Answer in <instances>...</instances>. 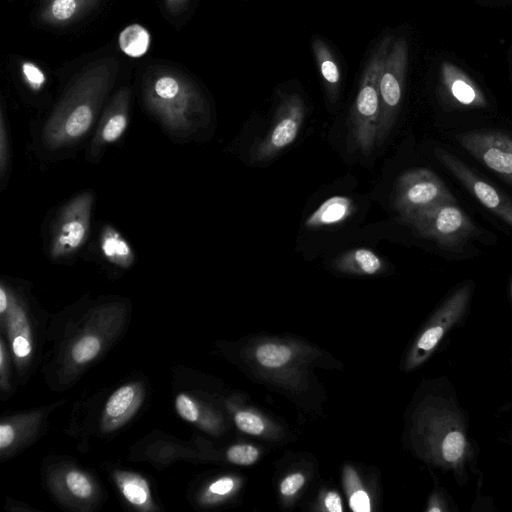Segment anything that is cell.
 Masks as SVG:
<instances>
[{"instance_id":"39","label":"cell","mask_w":512,"mask_h":512,"mask_svg":"<svg viewBox=\"0 0 512 512\" xmlns=\"http://www.w3.org/2000/svg\"><path fill=\"white\" fill-rule=\"evenodd\" d=\"M8 307V298L5 289L0 287V312L4 313Z\"/></svg>"},{"instance_id":"19","label":"cell","mask_w":512,"mask_h":512,"mask_svg":"<svg viewBox=\"0 0 512 512\" xmlns=\"http://www.w3.org/2000/svg\"><path fill=\"white\" fill-rule=\"evenodd\" d=\"M151 44L149 31L138 23L126 26L118 36L120 50L132 58L142 57L147 53Z\"/></svg>"},{"instance_id":"16","label":"cell","mask_w":512,"mask_h":512,"mask_svg":"<svg viewBox=\"0 0 512 512\" xmlns=\"http://www.w3.org/2000/svg\"><path fill=\"white\" fill-rule=\"evenodd\" d=\"M333 264L341 272L361 275H375L385 267V262L379 255L363 247L344 252L335 259Z\"/></svg>"},{"instance_id":"6","label":"cell","mask_w":512,"mask_h":512,"mask_svg":"<svg viewBox=\"0 0 512 512\" xmlns=\"http://www.w3.org/2000/svg\"><path fill=\"white\" fill-rule=\"evenodd\" d=\"M456 202L443 181L427 168L403 172L395 183L393 207L401 218L440 203Z\"/></svg>"},{"instance_id":"35","label":"cell","mask_w":512,"mask_h":512,"mask_svg":"<svg viewBox=\"0 0 512 512\" xmlns=\"http://www.w3.org/2000/svg\"><path fill=\"white\" fill-rule=\"evenodd\" d=\"M14 440V430L9 424H1L0 426V448L5 449Z\"/></svg>"},{"instance_id":"22","label":"cell","mask_w":512,"mask_h":512,"mask_svg":"<svg viewBox=\"0 0 512 512\" xmlns=\"http://www.w3.org/2000/svg\"><path fill=\"white\" fill-rule=\"evenodd\" d=\"M465 437L459 431H451L442 442L441 451L445 461L457 462L464 454Z\"/></svg>"},{"instance_id":"1","label":"cell","mask_w":512,"mask_h":512,"mask_svg":"<svg viewBox=\"0 0 512 512\" xmlns=\"http://www.w3.org/2000/svg\"><path fill=\"white\" fill-rule=\"evenodd\" d=\"M118 70L116 59L102 58L73 79L42 129L48 149L69 146L90 130Z\"/></svg>"},{"instance_id":"13","label":"cell","mask_w":512,"mask_h":512,"mask_svg":"<svg viewBox=\"0 0 512 512\" xmlns=\"http://www.w3.org/2000/svg\"><path fill=\"white\" fill-rule=\"evenodd\" d=\"M101 0H43L38 20L50 26L63 27L79 20L93 10Z\"/></svg>"},{"instance_id":"20","label":"cell","mask_w":512,"mask_h":512,"mask_svg":"<svg viewBox=\"0 0 512 512\" xmlns=\"http://www.w3.org/2000/svg\"><path fill=\"white\" fill-rule=\"evenodd\" d=\"M291 357L290 349L285 345L279 344H264L261 345L256 351L257 360L266 367L275 368L279 367Z\"/></svg>"},{"instance_id":"26","label":"cell","mask_w":512,"mask_h":512,"mask_svg":"<svg viewBox=\"0 0 512 512\" xmlns=\"http://www.w3.org/2000/svg\"><path fill=\"white\" fill-rule=\"evenodd\" d=\"M66 484L69 491L77 497L87 498L91 495V484L89 480L80 472H69L66 475Z\"/></svg>"},{"instance_id":"8","label":"cell","mask_w":512,"mask_h":512,"mask_svg":"<svg viewBox=\"0 0 512 512\" xmlns=\"http://www.w3.org/2000/svg\"><path fill=\"white\" fill-rule=\"evenodd\" d=\"M305 117V105L298 94L283 95L272 126L256 145L251 158L256 162L273 158L297 138Z\"/></svg>"},{"instance_id":"18","label":"cell","mask_w":512,"mask_h":512,"mask_svg":"<svg viewBox=\"0 0 512 512\" xmlns=\"http://www.w3.org/2000/svg\"><path fill=\"white\" fill-rule=\"evenodd\" d=\"M100 247L104 257L111 263L127 268L134 262V253L126 240L113 228H103Z\"/></svg>"},{"instance_id":"5","label":"cell","mask_w":512,"mask_h":512,"mask_svg":"<svg viewBox=\"0 0 512 512\" xmlns=\"http://www.w3.org/2000/svg\"><path fill=\"white\" fill-rule=\"evenodd\" d=\"M408 65V43L404 37L393 38L379 76L380 118L377 145L392 129L400 110Z\"/></svg>"},{"instance_id":"24","label":"cell","mask_w":512,"mask_h":512,"mask_svg":"<svg viewBox=\"0 0 512 512\" xmlns=\"http://www.w3.org/2000/svg\"><path fill=\"white\" fill-rule=\"evenodd\" d=\"M122 492L132 504L142 505L147 501L148 489L145 481L138 477H131L122 483Z\"/></svg>"},{"instance_id":"14","label":"cell","mask_w":512,"mask_h":512,"mask_svg":"<svg viewBox=\"0 0 512 512\" xmlns=\"http://www.w3.org/2000/svg\"><path fill=\"white\" fill-rule=\"evenodd\" d=\"M471 293V286L458 289L445 303L440 311V323L429 327L418 340L417 346L429 352L438 344L447 327L451 326L463 312Z\"/></svg>"},{"instance_id":"34","label":"cell","mask_w":512,"mask_h":512,"mask_svg":"<svg viewBox=\"0 0 512 512\" xmlns=\"http://www.w3.org/2000/svg\"><path fill=\"white\" fill-rule=\"evenodd\" d=\"M233 488V481L230 478H222L210 486V491L215 494L224 495Z\"/></svg>"},{"instance_id":"10","label":"cell","mask_w":512,"mask_h":512,"mask_svg":"<svg viewBox=\"0 0 512 512\" xmlns=\"http://www.w3.org/2000/svg\"><path fill=\"white\" fill-rule=\"evenodd\" d=\"M435 155L483 206L512 227V200L477 176L451 153L436 148Z\"/></svg>"},{"instance_id":"2","label":"cell","mask_w":512,"mask_h":512,"mask_svg":"<svg viewBox=\"0 0 512 512\" xmlns=\"http://www.w3.org/2000/svg\"><path fill=\"white\" fill-rule=\"evenodd\" d=\"M142 97L147 110L173 133H189L208 114L207 102L197 85L171 67L153 66L146 71Z\"/></svg>"},{"instance_id":"7","label":"cell","mask_w":512,"mask_h":512,"mask_svg":"<svg viewBox=\"0 0 512 512\" xmlns=\"http://www.w3.org/2000/svg\"><path fill=\"white\" fill-rule=\"evenodd\" d=\"M93 200L90 192H83L63 207L52 233L50 254L53 259L71 255L85 243Z\"/></svg>"},{"instance_id":"17","label":"cell","mask_w":512,"mask_h":512,"mask_svg":"<svg viewBox=\"0 0 512 512\" xmlns=\"http://www.w3.org/2000/svg\"><path fill=\"white\" fill-rule=\"evenodd\" d=\"M312 49L329 99L334 101L341 81V72L337 61L329 46L319 37L313 39Z\"/></svg>"},{"instance_id":"11","label":"cell","mask_w":512,"mask_h":512,"mask_svg":"<svg viewBox=\"0 0 512 512\" xmlns=\"http://www.w3.org/2000/svg\"><path fill=\"white\" fill-rule=\"evenodd\" d=\"M440 83L446 97L458 106L476 109L488 106L480 87L466 72L451 62L442 63Z\"/></svg>"},{"instance_id":"9","label":"cell","mask_w":512,"mask_h":512,"mask_svg":"<svg viewBox=\"0 0 512 512\" xmlns=\"http://www.w3.org/2000/svg\"><path fill=\"white\" fill-rule=\"evenodd\" d=\"M459 144L512 185V136L499 131H473L456 136Z\"/></svg>"},{"instance_id":"15","label":"cell","mask_w":512,"mask_h":512,"mask_svg":"<svg viewBox=\"0 0 512 512\" xmlns=\"http://www.w3.org/2000/svg\"><path fill=\"white\" fill-rule=\"evenodd\" d=\"M354 211V203L350 197L332 196L323 201L305 220L307 229H319L343 223Z\"/></svg>"},{"instance_id":"27","label":"cell","mask_w":512,"mask_h":512,"mask_svg":"<svg viewBox=\"0 0 512 512\" xmlns=\"http://www.w3.org/2000/svg\"><path fill=\"white\" fill-rule=\"evenodd\" d=\"M21 72L25 82L34 91H39L46 82L44 72L33 62L24 61L21 64Z\"/></svg>"},{"instance_id":"36","label":"cell","mask_w":512,"mask_h":512,"mask_svg":"<svg viewBox=\"0 0 512 512\" xmlns=\"http://www.w3.org/2000/svg\"><path fill=\"white\" fill-rule=\"evenodd\" d=\"M345 484L347 488V493L349 492L352 495L355 491L359 490L360 482L357 475L351 468H348L345 472Z\"/></svg>"},{"instance_id":"25","label":"cell","mask_w":512,"mask_h":512,"mask_svg":"<svg viewBox=\"0 0 512 512\" xmlns=\"http://www.w3.org/2000/svg\"><path fill=\"white\" fill-rule=\"evenodd\" d=\"M227 458L238 465H250L258 458V450L250 445H235L227 451Z\"/></svg>"},{"instance_id":"29","label":"cell","mask_w":512,"mask_h":512,"mask_svg":"<svg viewBox=\"0 0 512 512\" xmlns=\"http://www.w3.org/2000/svg\"><path fill=\"white\" fill-rule=\"evenodd\" d=\"M10 163L9 156V140L7 126L4 118V114L1 111L0 114V173L1 177L5 175L8 170Z\"/></svg>"},{"instance_id":"12","label":"cell","mask_w":512,"mask_h":512,"mask_svg":"<svg viewBox=\"0 0 512 512\" xmlns=\"http://www.w3.org/2000/svg\"><path fill=\"white\" fill-rule=\"evenodd\" d=\"M129 102L130 91L128 88H123L114 95L93 139L94 150L114 143L124 134L128 126Z\"/></svg>"},{"instance_id":"3","label":"cell","mask_w":512,"mask_h":512,"mask_svg":"<svg viewBox=\"0 0 512 512\" xmlns=\"http://www.w3.org/2000/svg\"><path fill=\"white\" fill-rule=\"evenodd\" d=\"M393 37L386 36L372 52L362 74L358 93L351 111V131L354 143L365 155L377 144L380 118L379 76Z\"/></svg>"},{"instance_id":"33","label":"cell","mask_w":512,"mask_h":512,"mask_svg":"<svg viewBox=\"0 0 512 512\" xmlns=\"http://www.w3.org/2000/svg\"><path fill=\"white\" fill-rule=\"evenodd\" d=\"M13 351L17 357H25L31 351L28 340L22 336H18L13 340Z\"/></svg>"},{"instance_id":"21","label":"cell","mask_w":512,"mask_h":512,"mask_svg":"<svg viewBox=\"0 0 512 512\" xmlns=\"http://www.w3.org/2000/svg\"><path fill=\"white\" fill-rule=\"evenodd\" d=\"M135 396L131 386H123L116 390L108 399L105 411L108 416L116 418L128 410Z\"/></svg>"},{"instance_id":"37","label":"cell","mask_w":512,"mask_h":512,"mask_svg":"<svg viewBox=\"0 0 512 512\" xmlns=\"http://www.w3.org/2000/svg\"><path fill=\"white\" fill-rule=\"evenodd\" d=\"M325 505L331 512H341L342 504L341 498L337 493L331 492L325 498Z\"/></svg>"},{"instance_id":"23","label":"cell","mask_w":512,"mask_h":512,"mask_svg":"<svg viewBox=\"0 0 512 512\" xmlns=\"http://www.w3.org/2000/svg\"><path fill=\"white\" fill-rule=\"evenodd\" d=\"M100 350L98 338L92 335L81 338L72 349V358L76 363H86L92 360Z\"/></svg>"},{"instance_id":"28","label":"cell","mask_w":512,"mask_h":512,"mask_svg":"<svg viewBox=\"0 0 512 512\" xmlns=\"http://www.w3.org/2000/svg\"><path fill=\"white\" fill-rule=\"evenodd\" d=\"M235 423L239 429L252 435H258L264 430L262 420L250 412H238L235 415Z\"/></svg>"},{"instance_id":"38","label":"cell","mask_w":512,"mask_h":512,"mask_svg":"<svg viewBox=\"0 0 512 512\" xmlns=\"http://www.w3.org/2000/svg\"><path fill=\"white\" fill-rule=\"evenodd\" d=\"M188 2L189 0H164L166 10L173 15L181 13Z\"/></svg>"},{"instance_id":"31","label":"cell","mask_w":512,"mask_h":512,"mask_svg":"<svg viewBox=\"0 0 512 512\" xmlns=\"http://www.w3.org/2000/svg\"><path fill=\"white\" fill-rule=\"evenodd\" d=\"M304 484V477L300 473H294L286 477L280 486L282 494L289 496L298 491Z\"/></svg>"},{"instance_id":"30","label":"cell","mask_w":512,"mask_h":512,"mask_svg":"<svg viewBox=\"0 0 512 512\" xmlns=\"http://www.w3.org/2000/svg\"><path fill=\"white\" fill-rule=\"evenodd\" d=\"M176 410L179 415L190 422L198 419L199 412L194 402L185 394H179L175 400Z\"/></svg>"},{"instance_id":"32","label":"cell","mask_w":512,"mask_h":512,"mask_svg":"<svg viewBox=\"0 0 512 512\" xmlns=\"http://www.w3.org/2000/svg\"><path fill=\"white\" fill-rule=\"evenodd\" d=\"M350 507L355 512H369L370 500L365 491L357 490L350 496Z\"/></svg>"},{"instance_id":"4","label":"cell","mask_w":512,"mask_h":512,"mask_svg":"<svg viewBox=\"0 0 512 512\" xmlns=\"http://www.w3.org/2000/svg\"><path fill=\"white\" fill-rule=\"evenodd\" d=\"M401 219L420 237L445 247H456L475 232L473 222L456 202L440 203Z\"/></svg>"}]
</instances>
